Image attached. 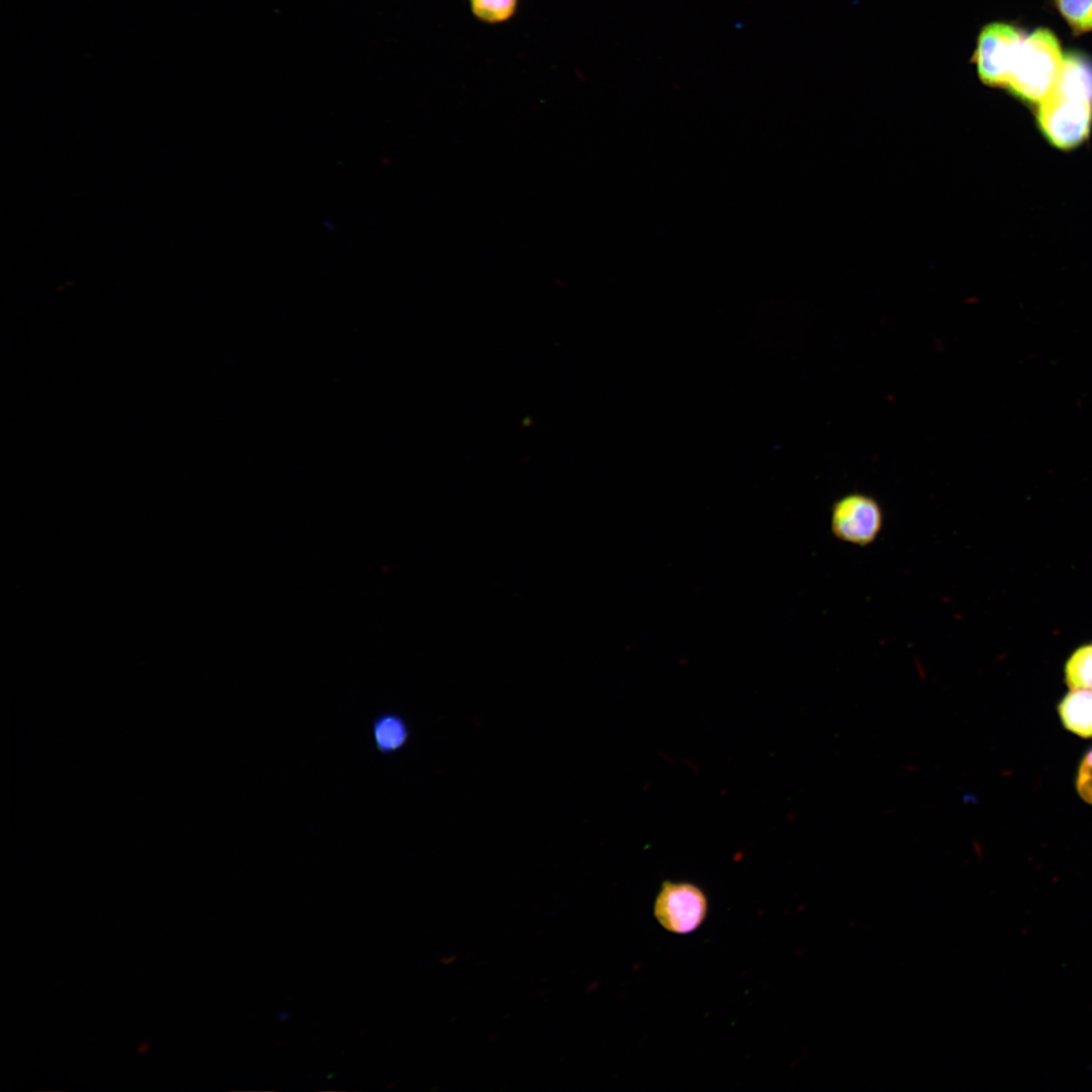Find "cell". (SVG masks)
<instances>
[{
    "mask_svg": "<svg viewBox=\"0 0 1092 1092\" xmlns=\"http://www.w3.org/2000/svg\"><path fill=\"white\" fill-rule=\"evenodd\" d=\"M1063 60L1060 42L1053 31L1037 28L1025 33L1011 60L1002 88L1034 107L1055 86Z\"/></svg>",
    "mask_w": 1092,
    "mask_h": 1092,
    "instance_id": "6da1fadb",
    "label": "cell"
},
{
    "mask_svg": "<svg viewBox=\"0 0 1092 1092\" xmlns=\"http://www.w3.org/2000/svg\"><path fill=\"white\" fill-rule=\"evenodd\" d=\"M1034 108L1037 127L1054 147L1073 150L1089 138L1092 97L1085 92L1056 83Z\"/></svg>",
    "mask_w": 1092,
    "mask_h": 1092,
    "instance_id": "7a4b0ae2",
    "label": "cell"
},
{
    "mask_svg": "<svg viewBox=\"0 0 1092 1092\" xmlns=\"http://www.w3.org/2000/svg\"><path fill=\"white\" fill-rule=\"evenodd\" d=\"M884 526V512L872 495L850 492L836 499L831 509L833 536L845 543L868 546L876 541Z\"/></svg>",
    "mask_w": 1092,
    "mask_h": 1092,
    "instance_id": "3957f363",
    "label": "cell"
},
{
    "mask_svg": "<svg viewBox=\"0 0 1092 1092\" xmlns=\"http://www.w3.org/2000/svg\"><path fill=\"white\" fill-rule=\"evenodd\" d=\"M654 917L667 931L687 934L698 929L708 913L703 890L690 882L663 881L653 907Z\"/></svg>",
    "mask_w": 1092,
    "mask_h": 1092,
    "instance_id": "277c9868",
    "label": "cell"
},
{
    "mask_svg": "<svg viewBox=\"0 0 1092 1092\" xmlns=\"http://www.w3.org/2000/svg\"><path fill=\"white\" fill-rule=\"evenodd\" d=\"M1024 34L1019 27L1005 22L990 23L981 30L974 62L983 82L1003 87L1011 60Z\"/></svg>",
    "mask_w": 1092,
    "mask_h": 1092,
    "instance_id": "5b68a950",
    "label": "cell"
},
{
    "mask_svg": "<svg viewBox=\"0 0 1092 1092\" xmlns=\"http://www.w3.org/2000/svg\"><path fill=\"white\" fill-rule=\"evenodd\" d=\"M411 734L407 719L393 710L376 713L370 722L372 744L375 750L385 757L403 750L410 742Z\"/></svg>",
    "mask_w": 1092,
    "mask_h": 1092,
    "instance_id": "8992f818",
    "label": "cell"
},
{
    "mask_svg": "<svg viewBox=\"0 0 1092 1092\" xmlns=\"http://www.w3.org/2000/svg\"><path fill=\"white\" fill-rule=\"evenodd\" d=\"M1058 711L1064 726L1078 736L1092 737V691L1072 689Z\"/></svg>",
    "mask_w": 1092,
    "mask_h": 1092,
    "instance_id": "52a82bcc",
    "label": "cell"
},
{
    "mask_svg": "<svg viewBox=\"0 0 1092 1092\" xmlns=\"http://www.w3.org/2000/svg\"><path fill=\"white\" fill-rule=\"evenodd\" d=\"M1065 678L1069 688L1092 691V642L1078 647L1065 664Z\"/></svg>",
    "mask_w": 1092,
    "mask_h": 1092,
    "instance_id": "ba28073f",
    "label": "cell"
},
{
    "mask_svg": "<svg viewBox=\"0 0 1092 1092\" xmlns=\"http://www.w3.org/2000/svg\"><path fill=\"white\" fill-rule=\"evenodd\" d=\"M471 14L480 22L496 25L517 14L520 0H468Z\"/></svg>",
    "mask_w": 1092,
    "mask_h": 1092,
    "instance_id": "9c48e42d",
    "label": "cell"
},
{
    "mask_svg": "<svg viewBox=\"0 0 1092 1092\" xmlns=\"http://www.w3.org/2000/svg\"><path fill=\"white\" fill-rule=\"evenodd\" d=\"M1075 34L1092 31V0H1054Z\"/></svg>",
    "mask_w": 1092,
    "mask_h": 1092,
    "instance_id": "30bf717a",
    "label": "cell"
},
{
    "mask_svg": "<svg viewBox=\"0 0 1092 1092\" xmlns=\"http://www.w3.org/2000/svg\"><path fill=\"white\" fill-rule=\"evenodd\" d=\"M1076 786L1081 798L1092 805V749L1082 759Z\"/></svg>",
    "mask_w": 1092,
    "mask_h": 1092,
    "instance_id": "8fae6325",
    "label": "cell"
}]
</instances>
